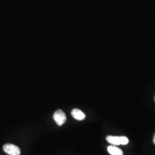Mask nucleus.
I'll list each match as a JSON object with an SVG mask.
<instances>
[{"mask_svg": "<svg viewBox=\"0 0 155 155\" xmlns=\"http://www.w3.org/2000/svg\"><path fill=\"white\" fill-rule=\"evenodd\" d=\"M106 141L112 145H125L129 143V139L126 136H108L106 137Z\"/></svg>", "mask_w": 155, "mask_h": 155, "instance_id": "nucleus-1", "label": "nucleus"}, {"mask_svg": "<svg viewBox=\"0 0 155 155\" xmlns=\"http://www.w3.org/2000/svg\"><path fill=\"white\" fill-rule=\"evenodd\" d=\"M3 150L7 154L9 155H20L21 150L20 148L13 144H7L4 145Z\"/></svg>", "mask_w": 155, "mask_h": 155, "instance_id": "nucleus-2", "label": "nucleus"}, {"mask_svg": "<svg viewBox=\"0 0 155 155\" xmlns=\"http://www.w3.org/2000/svg\"><path fill=\"white\" fill-rule=\"evenodd\" d=\"M54 119L57 125L61 126L63 125L66 121V116L64 112L61 110L56 111L54 114Z\"/></svg>", "mask_w": 155, "mask_h": 155, "instance_id": "nucleus-3", "label": "nucleus"}, {"mask_svg": "<svg viewBox=\"0 0 155 155\" xmlns=\"http://www.w3.org/2000/svg\"><path fill=\"white\" fill-rule=\"evenodd\" d=\"M71 115L75 119L77 120L78 121H82L84 120L86 118V115L83 111L78 109H74L72 110L71 111Z\"/></svg>", "mask_w": 155, "mask_h": 155, "instance_id": "nucleus-4", "label": "nucleus"}, {"mask_svg": "<svg viewBox=\"0 0 155 155\" xmlns=\"http://www.w3.org/2000/svg\"><path fill=\"white\" fill-rule=\"evenodd\" d=\"M107 151L111 155H124L122 150L116 145H110L107 147Z\"/></svg>", "mask_w": 155, "mask_h": 155, "instance_id": "nucleus-5", "label": "nucleus"}, {"mask_svg": "<svg viewBox=\"0 0 155 155\" xmlns=\"http://www.w3.org/2000/svg\"><path fill=\"white\" fill-rule=\"evenodd\" d=\"M153 143H154L155 145V136H154V137H153Z\"/></svg>", "mask_w": 155, "mask_h": 155, "instance_id": "nucleus-6", "label": "nucleus"}, {"mask_svg": "<svg viewBox=\"0 0 155 155\" xmlns=\"http://www.w3.org/2000/svg\"></svg>", "mask_w": 155, "mask_h": 155, "instance_id": "nucleus-7", "label": "nucleus"}]
</instances>
